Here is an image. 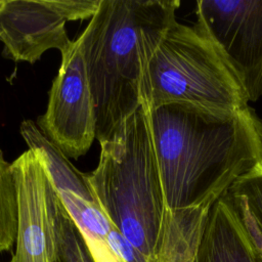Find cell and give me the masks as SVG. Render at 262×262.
Wrapping results in <instances>:
<instances>
[{"instance_id":"6da1fadb","label":"cell","mask_w":262,"mask_h":262,"mask_svg":"<svg viewBox=\"0 0 262 262\" xmlns=\"http://www.w3.org/2000/svg\"><path fill=\"white\" fill-rule=\"evenodd\" d=\"M146 111L168 211L211 207L262 165V119L250 106L170 103Z\"/></svg>"},{"instance_id":"7a4b0ae2","label":"cell","mask_w":262,"mask_h":262,"mask_svg":"<svg viewBox=\"0 0 262 262\" xmlns=\"http://www.w3.org/2000/svg\"><path fill=\"white\" fill-rule=\"evenodd\" d=\"M177 0H100L78 36L95 108V139H108L141 106L143 67L175 20Z\"/></svg>"},{"instance_id":"3957f363","label":"cell","mask_w":262,"mask_h":262,"mask_svg":"<svg viewBox=\"0 0 262 262\" xmlns=\"http://www.w3.org/2000/svg\"><path fill=\"white\" fill-rule=\"evenodd\" d=\"M99 145L98 164L84 179L114 228L154 260L167 209L146 108Z\"/></svg>"},{"instance_id":"277c9868","label":"cell","mask_w":262,"mask_h":262,"mask_svg":"<svg viewBox=\"0 0 262 262\" xmlns=\"http://www.w3.org/2000/svg\"><path fill=\"white\" fill-rule=\"evenodd\" d=\"M140 96L146 110L170 103L224 111L249 106L241 82L213 43L194 26L177 20L143 67Z\"/></svg>"},{"instance_id":"5b68a950","label":"cell","mask_w":262,"mask_h":262,"mask_svg":"<svg viewBox=\"0 0 262 262\" xmlns=\"http://www.w3.org/2000/svg\"><path fill=\"white\" fill-rule=\"evenodd\" d=\"M193 25L217 48L249 102L262 96V0H199Z\"/></svg>"},{"instance_id":"8992f818","label":"cell","mask_w":262,"mask_h":262,"mask_svg":"<svg viewBox=\"0 0 262 262\" xmlns=\"http://www.w3.org/2000/svg\"><path fill=\"white\" fill-rule=\"evenodd\" d=\"M100 0H0L2 54L35 63L49 49L60 53L72 44L66 24L91 18Z\"/></svg>"},{"instance_id":"52a82bcc","label":"cell","mask_w":262,"mask_h":262,"mask_svg":"<svg viewBox=\"0 0 262 262\" xmlns=\"http://www.w3.org/2000/svg\"><path fill=\"white\" fill-rule=\"evenodd\" d=\"M60 55L46 111L36 125L67 158L79 159L95 139V108L80 38Z\"/></svg>"},{"instance_id":"ba28073f","label":"cell","mask_w":262,"mask_h":262,"mask_svg":"<svg viewBox=\"0 0 262 262\" xmlns=\"http://www.w3.org/2000/svg\"><path fill=\"white\" fill-rule=\"evenodd\" d=\"M10 168L17 203L13 262H51L54 249V208L58 193L41 158L31 149Z\"/></svg>"},{"instance_id":"9c48e42d","label":"cell","mask_w":262,"mask_h":262,"mask_svg":"<svg viewBox=\"0 0 262 262\" xmlns=\"http://www.w3.org/2000/svg\"><path fill=\"white\" fill-rule=\"evenodd\" d=\"M195 262H262V251L226 192L210 209Z\"/></svg>"},{"instance_id":"30bf717a","label":"cell","mask_w":262,"mask_h":262,"mask_svg":"<svg viewBox=\"0 0 262 262\" xmlns=\"http://www.w3.org/2000/svg\"><path fill=\"white\" fill-rule=\"evenodd\" d=\"M211 207L167 210L154 261L195 262Z\"/></svg>"},{"instance_id":"8fae6325","label":"cell","mask_w":262,"mask_h":262,"mask_svg":"<svg viewBox=\"0 0 262 262\" xmlns=\"http://www.w3.org/2000/svg\"><path fill=\"white\" fill-rule=\"evenodd\" d=\"M51 262H94L83 234L60 198L54 208V249Z\"/></svg>"},{"instance_id":"7c38bea8","label":"cell","mask_w":262,"mask_h":262,"mask_svg":"<svg viewBox=\"0 0 262 262\" xmlns=\"http://www.w3.org/2000/svg\"><path fill=\"white\" fill-rule=\"evenodd\" d=\"M226 192L244 224L262 232V165L238 178Z\"/></svg>"},{"instance_id":"4fadbf2b","label":"cell","mask_w":262,"mask_h":262,"mask_svg":"<svg viewBox=\"0 0 262 262\" xmlns=\"http://www.w3.org/2000/svg\"><path fill=\"white\" fill-rule=\"evenodd\" d=\"M17 231V203L14 180L0 147V255L14 245Z\"/></svg>"},{"instance_id":"5bb4252c","label":"cell","mask_w":262,"mask_h":262,"mask_svg":"<svg viewBox=\"0 0 262 262\" xmlns=\"http://www.w3.org/2000/svg\"><path fill=\"white\" fill-rule=\"evenodd\" d=\"M105 242L122 262H155L130 244L114 227L108 232Z\"/></svg>"},{"instance_id":"9a60e30c","label":"cell","mask_w":262,"mask_h":262,"mask_svg":"<svg viewBox=\"0 0 262 262\" xmlns=\"http://www.w3.org/2000/svg\"><path fill=\"white\" fill-rule=\"evenodd\" d=\"M94 262H122L105 241L84 237Z\"/></svg>"},{"instance_id":"2e32d148","label":"cell","mask_w":262,"mask_h":262,"mask_svg":"<svg viewBox=\"0 0 262 262\" xmlns=\"http://www.w3.org/2000/svg\"><path fill=\"white\" fill-rule=\"evenodd\" d=\"M245 225V224H244ZM246 226V225H245ZM248 232L250 233V235L252 236L253 241L255 242V244L257 245V247L262 251V232L257 230V229H254V228H251V227H248L246 226Z\"/></svg>"},{"instance_id":"e0dca14e","label":"cell","mask_w":262,"mask_h":262,"mask_svg":"<svg viewBox=\"0 0 262 262\" xmlns=\"http://www.w3.org/2000/svg\"><path fill=\"white\" fill-rule=\"evenodd\" d=\"M8 262H13V260H12V259H11V260H10V261H8Z\"/></svg>"}]
</instances>
